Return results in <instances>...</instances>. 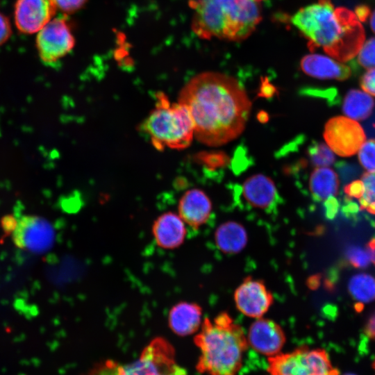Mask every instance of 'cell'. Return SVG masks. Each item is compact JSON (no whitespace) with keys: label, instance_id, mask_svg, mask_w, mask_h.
Segmentation results:
<instances>
[{"label":"cell","instance_id":"ffe728a7","mask_svg":"<svg viewBox=\"0 0 375 375\" xmlns=\"http://www.w3.org/2000/svg\"><path fill=\"white\" fill-rule=\"evenodd\" d=\"M308 186L315 201L326 200L338 192L339 186L338 175L330 168L316 167L310 175Z\"/></svg>","mask_w":375,"mask_h":375},{"label":"cell","instance_id":"cb8c5ba5","mask_svg":"<svg viewBox=\"0 0 375 375\" xmlns=\"http://www.w3.org/2000/svg\"><path fill=\"white\" fill-rule=\"evenodd\" d=\"M364 192L359 199L360 210H366L375 215V172H365L361 176Z\"/></svg>","mask_w":375,"mask_h":375},{"label":"cell","instance_id":"ab89813d","mask_svg":"<svg viewBox=\"0 0 375 375\" xmlns=\"http://www.w3.org/2000/svg\"><path fill=\"white\" fill-rule=\"evenodd\" d=\"M366 252L369 260L375 265V238L372 239L367 244Z\"/></svg>","mask_w":375,"mask_h":375},{"label":"cell","instance_id":"e575fe53","mask_svg":"<svg viewBox=\"0 0 375 375\" xmlns=\"http://www.w3.org/2000/svg\"><path fill=\"white\" fill-rule=\"evenodd\" d=\"M360 210V207L358 204L353 201L348 196L344 197L342 206V211L344 215L348 218H353L356 217Z\"/></svg>","mask_w":375,"mask_h":375},{"label":"cell","instance_id":"4fadbf2b","mask_svg":"<svg viewBox=\"0 0 375 375\" xmlns=\"http://www.w3.org/2000/svg\"><path fill=\"white\" fill-rule=\"evenodd\" d=\"M247 341L257 351L272 357L278 354L285 342V336L277 323L260 317L251 325Z\"/></svg>","mask_w":375,"mask_h":375},{"label":"cell","instance_id":"30bf717a","mask_svg":"<svg viewBox=\"0 0 375 375\" xmlns=\"http://www.w3.org/2000/svg\"><path fill=\"white\" fill-rule=\"evenodd\" d=\"M324 138L331 150L343 157L356 153L366 139L362 126L356 120L343 116L334 117L326 122Z\"/></svg>","mask_w":375,"mask_h":375},{"label":"cell","instance_id":"3957f363","mask_svg":"<svg viewBox=\"0 0 375 375\" xmlns=\"http://www.w3.org/2000/svg\"><path fill=\"white\" fill-rule=\"evenodd\" d=\"M194 342L201 351L197 369L209 375H236L248 344L243 329L226 312L205 319Z\"/></svg>","mask_w":375,"mask_h":375},{"label":"cell","instance_id":"8992f818","mask_svg":"<svg viewBox=\"0 0 375 375\" xmlns=\"http://www.w3.org/2000/svg\"><path fill=\"white\" fill-rule=\"evenodd\" d=\"M269 375H338L323 349L301 347L292 352L269 357Z\"/></svg>","mask_w":375,"mask_h":375},{"label":"cell","instance_id":"9a60e30c","mask_svg":"<svg viewBox=\"0 0 375 375\" xmlns=\"http://www.w3.org/2000/svg\"><path fill=\"white\" fill-rule=\"evenodd\" d=\"M178 210L186 224L198 228L208 220L212 212V203L204 192L192 189L181 197Z\"/></svg>","mask_w":375,"mask_h":375},{"label":"cell","instance_id":"ac0fdd59","mask_svg":"<svg viewBox=\"0 0 375 375\" xmlns=\"http://www.w3.org/2000/svg\"><path fill=\"white\" fill-rule=\"evenodd\" d=\"M202 310L194 303L181 301L169 310L168 323L176 334L185 336L195 333L201 326Z\"/></svg>","mask_w":375,"mask_h":375},{"label":"cell","instance_id":"603a6c76","mask_svg":"<svg viewBox=\"0 0 375 375\" xmlns=\"http://www.w3.org/2000/svg\"><path fill=\"white\" fill-rule=\"evenodd\" d=\"M308 155L312 165L317 167L330 166L335 161L333 151L322 142L313 141L308 147Z\"/></svg>","mask_w":375,"mask_h":375},{"label":"cell","instance_id":"2e32d148","mask_svg":"<svg viewBox=\"0 0 375 375\" xmlns=\"http://www.w3.org/2000/svg\"><path fill=\"white\" fill-rule=\"evenodd\" d=\"M152 233L158 247L173 249L182 244L185 238V223L178 214L166 212L154 221Z\"/></svg>","mask_w":375,"mask_h":375},{"label":"cell","instance_id":"f35d334b","mask_svg":"<svg viewBox=\"0 0 375 375\" xmlns=\"http://www.w3.org/2000/svg\"><path fill=\"white\" fill-rule=\"evenodd\" d=\"M365 332L369 338H375V314L368 319L365 328Z\"/></svg>","mask_w":375,"mask_h":375},{"label":"cell","instance_id":"836d02e7","mask_svg":"<svg viewBox=\"0 0 375 375\" xmlns=\"http://www.w3.org/2000/svg\"><path fill=\"white\" fill-rule=\"evenodd\" d=\"M325 215L329 219H333L337 215L340 203L333 196L328 197L324 202Z\"/></svg>","mask_w":375,"mask_h":375},{"label":"cell","instance_id":"277c9868","mask_svg":"<svg viewBox=\"0 0 375 375\" xmlns=\"http://www.w3.org/2000/svg\"><path fill=\"white\" fill-rule=\"evenodd\" d=\"M192 5V28L203 39L241 41L262 19L260 0H197Z\"/></svg>","mask_w":375,"mask_h":375},{"label":"cell","instance_id":"d6a6232c","mask_svg":"<svg viewBox=\"0 0 375 375\" xmlns=\"http://www.w3.org/2000/svg\"><path fill=\"white\" fill-rule=\"evenodd\" d=\"M344 191L349 197L360 199L364 192V185L361 180H356L346 185Z\"/></svg>","mask_w":375,"mask_h":375},{"label":"cell","instance_id":"7402d4cb","mask_svg":"<svg viewBox=\"0 0 375 375\" xmlns=\"http://www.w3.org/2000/svg\"><path fill=\"white\" fill-rule=\"evenodd\" d=\"M353 298L367 303L375 299V278L367 274H358L351 277L348 285Z\"/></svg>","mask_w":375,"mask_h":375},{"label":"cell","instance_id":"7a4b0ae2","mask_svg":"<svg viewBox=\"0 0 375 375\" xmlns=\"http://www.w3.org/2000/svg\"><path fill=\"white\" fill-rule=\"evenodd\" d=\"M291 22L308 40L310 50L322 47L341 62L351 60L364 44L365 30L355 12L335 8L331 0H318L300 8Z\"/></svg>","mask_w":375,"mask_h":375},{"label":"cell","instance_id":"44dd1931","mask_svg":"<svg viewBox=\"0 0 375 375\" xmlns=\"http://www.w3.org/2000/svg\"><path fill=\"white\" fill-rule=\"evenodd\" d=\"M374 107V99L367 92L350 90L344 98L342 111L349 118L360 121L367 118Z\"/></svg>","mask_w":375,"mask_h":375},{"label":"cell","instance_id":"4316f807","mask_svg":"<svg viewBox=\"0 0 375 375\" xmlns=\"http://www.w3.org/2000/svg\"><path fill=\"white\" fill-rule=\"evenodd\" d=\"M357 60L358 65L364 68L375 67V37L369 38L363 44Z\"/></svg>","mask_w":375,"mask_h":375},{"label":"cell","instance_id":"484cf974","mask_svg":"<svg viewBox=\"0 0 375 375\" xmlns=\"http://www.w3.org/2000/svg\"><path fill=\"white\" fill-rule=\"evenodd\" d=\"M360 165L368 172H375V139L365 141L358 150Z\"/></svg>","mask_w":375,"mask_h":375},{"label":"cell","instance_id":"7c38bea8","mask_svg":"<svg viewBox=\"0 0 375 375\" xmlns=\"http://www.w3.org/2000/svg\"><path fill=\"white\" fill-rule=\"evenodd\" d=\"M56 9L52 0H17L15 7V25L22 33H38L52 19Z\"/></svg>","mask_w":375,"mask_h":375},{"label":"cell","instance_id":"ba28073f","mask_svg":"<svg viewBox=\"0 0 375 375\" xmlns=\"http://www.w3.org/2000/svg\"><path fill=\"white\" fill-rule=\"evenodd\" d=\"M36 46L41 60L53 64L67 55L74 46L69 23L64 17L52 19L38 33Z\"/></svg>","mask_w":375,"mask_h":375},{"label":"cell","instance_id":"b9f144b4","mask_svg":"<svg viewBox=\"0 0 375 375\" xmlns=\"http://www.w3.org/2000/svg\"><path fill=\"white\" fill-rule=\"evenodd\" d=\"M344 375H356V374H346Z\"/></svg>","mask_w":375,"mask_h":375},{"label":"cell","instance_id":"74e56055","mask_svg":"<svg viewBox=\"0 0 375 375\" xmlns=\"http://www.w3.org/2000/svg\"><path fill=\"white\" fill-rule=\"evenodd\" d=\"M355 14L360 22H365L370 15V8L366 5H359L355 8Z\"/></svg>","mask_w":375,"mask_h":375},{"label":"cell","instance_id":"d6986e66","mask_svg":"<svg viewBox=\"0 0 375 375\" xmlns=\"http://www.w3.org/2000/svg\"><path fill=\"white\" fill-rule=\"evenodd\" d=\"M215 240L218 248L223 252L235 253L246 246L247 235L245 228L240 223L227 222L217 228Z\"/></svg>","mask_w":375,"mask_h":375},{"label":"cell","instance_id":"8d00e7d4","mask_svg":"<svg viewBox=\"0 0 375 375\" xmlns=\"http://www.w3.org/2000/svg\"><path fill=\"white\" fill-rule=\"evenodd\" d=\"M343 178H350L354 177L357 174V170L352 165L344 162H340L335 165Z\"/></svg>","mask_w":375,"mask_h":375},{"label":"cell","instance_id":"6da1fadb","mask_svg":"<svg viewBox=\"0 0 375 375\" xmlns=\"http://www.w3.org/2000/svg\"><path fill=\"white\" fill-rule=\"evenodd\" d=\"M178 102L189 110L194 136L201 143L218 147L244 131L251 102L235 78L206 72L192 78L181 89Z\"/></svg>","mask_w":375,"mask_h":375},{"label":"cell","instance_id":"f1b7e54d","mask_svg":"<svg viewBox=\"0 0 375 375\" xmlns=\"http://www.w3.org/2000/svg\"><path fill=\"white\" fill-rule=\"evenodd\" d=\"M346 256L351 265L356 268L367 267L370 262L366 251L357 246L347 248Z\"/></svg>","mask_w":375,"mask_h":375},{"label":"cell","instance_id":"e0dca14e","mask_svg":"<svg viewBox=\"0 0 375 375\" xmlns=\"http://www.w3.org/2000/svg\"><path fill=\"white\" fill-rule=\"evenodd\" d=\"M300 67L305 74L320 79L344 81L349 78L352 72L349 66L317 53L303 56Z\"/></svg>","mask_w":375,"mask_h":375},{"label":"cell","instance_id":"5bb4252c","mask_svg":"<svg viewBox=\"0 0 375 375\" xmlns=\"http://www.w3.org/2000/svg\"><path fill=\"white\" fill-rule=\"evenodd\" d=\"M241 190L247 204L264 211H274L280 201L274 181L261 174H255L246 179Z\"/></svg>","mask_w":375,"mask_h":375},{"label":"cell","instance_id":"f546056e","mask_svg":"<svg viewBox=\"0 0 375 375\" xmlns=\"http://www.w3.org/2000/svg\"><path fill=\"white\" fill-rule=\"evenodd\" d=\"M304 95L324 99L330 105L338 104L340 101L338 91L335 88H306L302 90Z\"/></svg>","mask_w":375,"mask_h":375},{"label":"cell","instance_id":"4dcf8cb0","mask_svg":"<svg viewBox=\"0 0 375 375\" xmlns=\"http://www.w3.org/2000/svg\"><path fill=\"white\" fill-rule=\"evenodd\" d=\"M360 85L365 92L375 96V67L368 69L361 76Z\"/></svg>","mask_w":375,"mask_h":375},{"label":"cell","instance_id":"83f0119b","mask_svg":"<svg viewBox=\"0 0 375 375\" xmlns=\"http://www.w3.org/2000/svg\"><path fill=\"white\" fill-rule=\"evenodd\" d=\"M124 365L107 360L97 363L87 375H123Z\"/></svg>","mask_w":375,"mask_h":375},{"label":"cell","instance_id":"d590c367","mask_svg":"<svg viewBox=\"0 0 375 375\" xmlns=\"http://www.w3.org/2000/svg\"><path fill=\"white\" fill-rule=\"evenodd\" d=\"M11 35V26L8 18L0 13V45L5 43Z\"/></svg>","mask_w":375,"mask_h":375},{"label":"cell","instance_id":"1f68e13d","mask_svg":"<svg viewBox=\"0 0 375 375\" xmlns=\"http://www.w3.org/2000/svg\"><path fill=\"white\" fill-rule=\"evenodd\" d=\"M56 8L65 12H73L80 9L86 0H52Z\"/></svg>","mask_w":375,"mask_h":375},{"label":"cell","instance_id":"60d3db41","mask_svg":"<svg viewBox=\"0 0 375 375\" xmlns=\"http://www.w3.org/2000/svg\"><path fill=\"white\" fill-rule=\"evenodd\" d=\"M369 25L372 31L375 33V10L372 12L369 19Z\"/></svg>","mask_w":375,"mask_h":375},{"label":"cell","instance_id":"52a82bcc","mask_svg":"<svg viewBox=\"0 0 375 375\" xmlns=\"http://www.w3.org/2000/svg\"><path fill=\"white\" fill-rule=\"evenodd\" d=\"M123 375H186V372L177 365L172 346L158 337L144 348L136 360L124 365Z\"/></svg>","mask_w":375,"mask_h":375},{"label":"cell","instance_id":"d4e9b609","mask_svg":"<svg viewBox=\"0 0 375 375\" xmlns=\"http://www.w3.org/2000/svg\"><path fill=\"white\" fill-rule=\"evenodd\" d=\"M197 162L208 170L224 167L230 161L228 156L222 151H203L196 156Z\"/></svg>","mask_w":375,"mask_h":375},{"label":"cell","instance_id":"8fae6325","mask_svg":"<svg viewBox=\"0 0 375 375\" xmlns=\"http://www.w3.org/2000/svg\"><path fill=\"white\" fill-rule=\"evenodd\" d=\"M234 301L243 315L258 319L268 311L274 297L262 282L247 278L236 288Z\"/></svg>","mask_w":375,"mask_h":375},{"label":"cell","instance_id":"5b68a950","mask_svg":"<svg viewBox=\"0 0 375 375\" xmlns=\"http://www.w3.org/2000/svg\"><path fill=\"white\" fill-rule=\"evenodd\" d=\"M153 147L183 149L194 136V126L188 108L180 103H172L164 93L157 94L154 109L142 124Z\"/></svg>","mask_w":375,"mask_h":375},{"label":"cell","instance_id":"9c48e42d","mask_svg":"<svg viewBox=\"0 0 375 375\" xmlns=\"http://www.w3.org/2000/svg\"><path fill=\"white\" fill-rule=\"evenodd\" d=\"M11 233L17 247L36 253L50 249L55 239L51 224L44 217L36 215H24L16 220Z\"/></svg>","mask_w":375,"mask_h":375}]
</instances>
